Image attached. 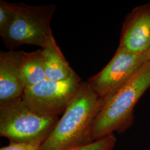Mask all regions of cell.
I'll return each mask as SVG.
<instances>
[{"label": "cell", "mask_w": 150, "mask_h": 150, "mask_svg": "<svg viewBox=\"0 0 150 150\" xmlns=\"http://www.w3.org/2000/svg\"><path fill=\"white\" fill-rule=\"evenodd\" d=\"M104 102L87 82H82L40 150H66L93 142V125Z\"/></svg>", "instance_id": "obj_1"}, {"label": "cell", "mask_w": 150, "mask_h": 150, "mask_svg": "<svg viewBox=\"0 0 150 150\" xmlns=\"http://www.w3.org/2000/svg\"><path fill=\"white\" fill-rule=\"evenodd\" d=\"M150 87V61H147L137 74L113 96L104 102L93 125V141L122 132L133 120L136 103Z\"/></svg>", "instance_id": "obj_2"}, {"label": "cell", "mask_w": 150, "mask_h": 150, "mask_svg": "<svg viewBox=\"0 0 150 150\" xmlns=\"http://www.w3.org/2000/svg\"><path fill=\"white\" fill-rule=\"evenodd\" d=\"M59 120L35 110L21 97L0 105V136L12 142L41 146Z\"/></svg>", "instance_id": "obj_3"}, {"label": "cell", "mask_w": 150, "mask_h": 150, "mask_svg": "<svg viewBox=\"0 0 150 150\" xmlns=\"http://www.w3.org/2000/svg\"><path fill=\"white\" fill-rule=\"evenodd\" d=\"M15 12L13 22L5 37L6 46L11 50L23 45L47 46L54 38L51 22L56 7L54 4L28 5L12 4Z\"/></svg>", "instance_id": "obj_4"}, {"label": "cell", "mask_w": 150, "mask_h": 150, "mask_svg": "<svg viewBox=\"0 0 150 150\" xmlns=\"http://www.w3.org/2000/svg\"><path fill=\"white\" fill-rule=\"evenodd\" d=\"M147 54H134L120 47L110 62L87 82L105 102L125 86L147 61Z\"/></svg>", "instance_id": "obj_5"}, {"label": "cell", "mask_w": 150, "mask_h": 150, "mask_svg": "<svg viewBox=\"0 0 150 150\" xmlns=\"http://www.w3.org/2000/svg\"><path fill=\"white\" fill-rule=\"evenodd\" d=\"M82 82L74 72L66 80L45 79L24 90L22 98L33 109L43 114H63L79 91Z\"/></svg>", "instance_id": "obj_6"}, {"label": "cell", "mask_w": 150, "mask_h": 150, "mask_svg": "<svg viewBox=\"0 0 150 150\" xmlns=\"http://www.w3.org/2000/svg\"><path fill=\"white\" fill-rule=\"evenodd\" d=\"M119 47L134 54L150 50V2L136 7L124 22Z\"/></svg>", "instance_id": "obj_7"}, {"label": "cell", "mask_w": 150, "mask_h": 150, "mask_svg": "<svg viewBox=\"0 0 150 150\" xmlns=\"http://www.w3.org/2000/svg\"><path fill=\"white\" fill-rule=\"evenodd\" d=\"M22 51L0 52V105L22 97L24 87L19 76Z\"/></svg>", "instance_id": "obj_8"}, {"label": "cell", "mask_w": 150, "mask_h": 150, "mask_svg": "<svg viewBox=\"0 0 150 150\" xmlns=\"http://www.w3.org/2000/svg\"><path fill=\"white\" fill-rule=\"evenodd\" d=\"M43 68L46 79L54 81L64 80L75 71L72 70L54 39L42 48Z\"/></svg>", "instance_id": "obj_9"}, {"label": "cell", "mask_w": 150, "mask_h": 150, "mask_svg": "<svg viewBox=\"0 0 150 150\" xmlns=\"http://www.w3.org/2000/svg\"><path fill=\"white\" fill-rule=\"evenodd\" d=\"M19 76L25 89L46 79L43 68L42 48L31 52L22 51Z\"/></svg>", "instance_id": "obj_10"}, {"label": "cell", "mask_w": 150, "mask_h": 150, "mask_svg": "<svg viewBox=\"0 0 150 150\" xmlns=\"http://www.w3.org/2000/svg\"><path fill=\"white\" fill-rule=\"evenodd\" d=\"M15 12L12 4L4 0L0 1V35L5 37L13 22Z\"/></svg>", "instance_id": "obj_11"}, {"label": "cell", "mask_w": 150, "mask_h": 150, "mask_svg": "<svg viewBox=\"0 0 150 150\" xmlns=\"http://www.w3.org/2000/svg\"><path fill=\"white\" fill-rule=\"evenodd\" d=\"M116 142L113 134L98 139L87 145H82L66 150H113Z\"/></svg>", "instance_id": "obj_12"}, {"label": "cell", "mask_w": 150, "mask_h": 150, "mask_svg": "<svg viewBox=\"0 0 150 150\" xmlns=\"http://www.w3.org/2000/svg\"><path fill=\"white\" fill-rule=\"evenodd\" d=\"M40 145L10 142L9 145L1 147L0 150H40Z\"/></svg>", "instance_id": "obj_13"}, {"label": "cell", "mask_w": 150, "mask_h": 150, "mask_svg": "<svg viewBox=\"0 0 150 150\" xmlns=\"http://www.w3.org/2000/svg\"><path fill=\"white\" fill-rule=\"evenodd\" d=\"M147 61H150V51L149 52V53H148V54H147Z\"/></svg>", "instance_id": "obj_14"}]
</instances>
